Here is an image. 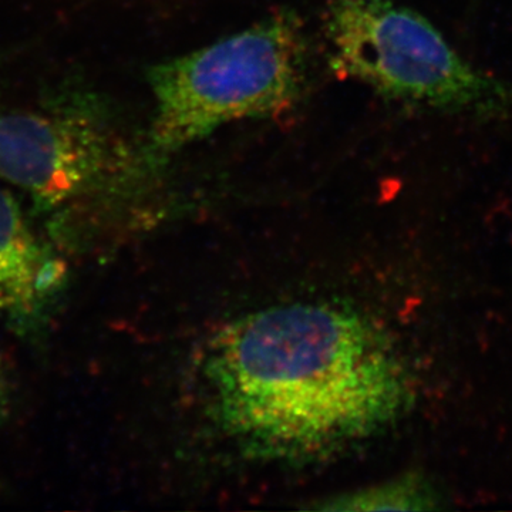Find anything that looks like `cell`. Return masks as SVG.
Returning a JSON list of instances; mask_svg holds the SVG:
<instances>
[{
	"mask_svg": "<svg viewBox=\"0 0 512 512\" xmlns=\"http://www.w3.org/2000/svg\"><path fill=\"white\" fill-rule=\"evenodd\" d=\"M322 511H433L443 508L436 485L417 474L335 495L316 505Z\"/></svg>",
	"mask_w": 512,
	"mask_h": 512,
	"instance_id": "cell-6",
	"label": "cell"
},
{
	"mask_svg": "<svg viewBox=\"0 0 512 512\" xmlns=\"http://www.w3.org/2000/svg\"><path fill=\"white\" fill-rule=\"evenodd\" d=\"M66 262L36 237L19 202L0 190V315L13 330L33 335L67 282Z\"/></svg>",
	"mask_w": 512,
	"mask_h": 512,
	"instance_id": "cell-5",
	"label": "cell"
},
{
	"mask_svg": "<svg viewBox=\"0 0 512 512\" xmlns=\"http://www.w3.org/2000/svg\"><path fill=\"white\" fill-rule=\"evenodd\" d=\"M208 409L251 456L308 460L384 433L414 400L399 349L365 313L292 302L232 320L204 360Z\"/></svg>",
	"mask_w": 512,
	"mask_h": 512,
	"instance_id": "cell-1",
	"label": "cell"
},
{
	"mask_svg": "<svg viewBox=\"0 0 512 512\" xmlns=\"http://www.w3.org/2000/svg\"><path fill=\"white\" fill-rule=\"evenodd\" d=\"M330 63L390 99L464 113L512 110V87L471 66L433 23L392 0H333Z\"/></svg>",
	"mask_w": 512,
	"mask_h": 512,
	"instance_id": "cell-3",
	"label": "cell"
},
{
	"mask_svg": "<svg viewBox=\"0 0 512 512\" xmlns=\"http://www.w3.org/2000/svg\"><path fill=\"white\" fill-rule=\"evenodd\" d=\"M10 410V382L5 359L0 355V421L8 417Z\"/></svg>",
	"mask_w": 512,
	"mask_h": 512,
	"instance_id": "cell-7",
	"label": "cell"
},
{
	"mask_svg": "<svg viewBox=\"0 0 512 512\" xmlns=\"http://www.w3.org/2000/svg\"><path fill=\"white\" fill-rule=\"evenodd\" d=\"M301 73V39L285 18L160 63L148 73L151 148L173 153L231 121L281 113L295 101Z\"/></svg>",
	"mask_w": 512,
	"mask_h": 512,
	"instance_id": "cell-2",
	"label": "cell"
},
{
	"mask_svg": "<svg viewBox=\"0 0 512 512\" xmlns=\"http://www.w3.org/2000/svg\"><path fill=\"white\" fill-rule=\"evenodd\" d=\"M133 161L86 104L0 113V177L49 215L53 239L67 252L80 254L92 212L133 191Z\"/></svg>",
	"mask_w": 512,
	"mask_h": 512,
	"instance_id": "cell-4",
	"label": "cell"
}]
</instances>
